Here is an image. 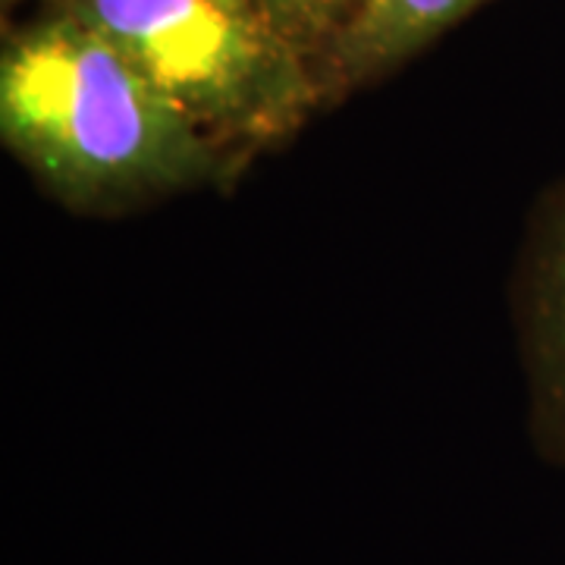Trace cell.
Instances as JSON below:
<instances>
[{"label": "cell", "instance_id": "cell-2", "mask_svg": "<svg viewBox=\"0 0 565 565\" xmlns=\"http://www.w3.org/2000/svg\"><path fill=\"white\" fill-rule=\"evenodd\" d=\"M102 32L207 136L252 158L323 104L321 79L255 0H41Z\"/></svg>", "mask_w": 565, "mask_h": 565}, {"label": "cell", "instance_id": "cell-1", "mask_svg": "<svg viewBox=\"0 0 565 565\" xmlns=\"http://www.w3.org/2000/svg\"><path fill=\"white\" fill-rule=\"evenodd\" d=\"M0 141L47 199L82 217L221 189L248 161L189 120L102 32L44 3L3 39Z\"/></svg>", "mask_w": 565, "mask_h": 565}, {"label": "cell", "instance_id": "cell-3", "mask_svg": "<svg viewBox=\"0 0 565 565\" xmlns=\"http://www.w3.org/2000/svg\"><path fill=\"white\" fill-rule=\"evenodd\" d=\"M509 308L531 444L544 462L565 468V177L550 182L527 211Z\"/></svg>", "mask_w": 565, "mask_h": 565}, {"label": "cell", "instance_id": "cell-4", "mask_svg": "<svg viewBox=\"0 0 565 565\" xmlns=\"http://www.w3.org/2000/svg\"><path fill=\"white\" fill-rule=\"evenodd\" d=\"M490 0H371L323 73V104L393 76Z\"/></svg>", "mask_w": 565, "mask_h": 565}, {"label": "cell", "instance_id": "cell-5", "mask_svg": "<svg viewBox=\"0 0 565 565\" xmlns=\"http://www.w3.org/2000/svg\"><path fill=\"white\" fill-rule=\"evenodd\" d=\"M274 29L323 79L330 61L352 35L371 0H255ZM323 88V85H321Z\"/></svg>", "mask_w": 565, "mask_h": 565}]
</instances>
